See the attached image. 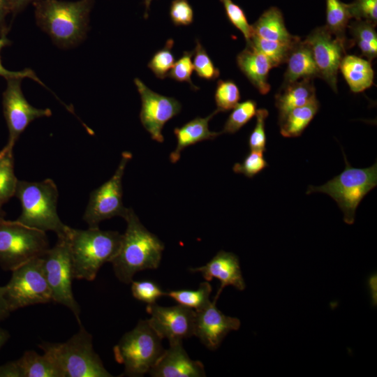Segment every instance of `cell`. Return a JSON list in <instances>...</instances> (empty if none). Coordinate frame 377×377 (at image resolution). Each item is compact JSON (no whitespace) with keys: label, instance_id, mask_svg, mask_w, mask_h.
I'll list each match as a JSON object with an SVG mask.
<instances>
[{"label":"cell","instance_id":"38","mask_svg":"<svg viewBox=\"0 0 377 377\" xmlns=\"http://www.w3.org/2000/svg\"><path fill=\"white\" fill-rule=\"evenodd\" d=\"M220 1L230 22L243 34L246 44L249 43L252 36L251 25L249 24L244 10L232 0Z\"/></svg>","mask_w":377,"mask_h":377},{"label":"cell","instance_id":"24","mask_svg":"<svg viewBox=\"0 0 377 377\" xmlns=\"http://www.w3.org/2000/svg\"><path fill=\"white\" fill-rule=\"evenodd\" d=\"M251 29L252 35L269 40L294 42L300 39L288 32L281 10L275 6L265 10Z\"/></svg>","mask_w":377,"mask_h":377},{"label":"cell","instance_id":"44","mask_svg":"<svg viewBox=\"0 0 377 377\" xmlns=\"http://www.w3.org/2000/svg\"><path fill=\"white\" fill-rule=\"evenodd\" d=\"M10 13V10L6 0H0V37L7 35L8 27L6 22V17Z\"/></svg>","mask_w":377,"mask_h":377},{"label":"cell","instance_id":"12","mask_svg":"<svg viewBox=\"0 0 377 377\" xmlns=\"http://www.w3.org/2000/svg\"><path fill=\"white\" fill-rule=\"evenodd\" d=\"M22 78H9L2 94L3 112L8 130L6 147L13 150L20 135L34 120L50 117L49 108L40 109L32 106L25 98L21 88Z\"/></svg>","mask_w":377,"mask_h":377},{"label":"cell","instance_id":"43","mask_svg":"<svg viewBox=\"0 0 377 377\" xmlns=\"http://www.w3.org/2000/svg\"><path fill=\"white\" fill-rule=\"evenodd\" d=\"M7 35H3L0 37V53L1 50L11 43V41L7 38ZM0 76L4 77L6 80L9 78L19 77V78H31L38 84L46 87L43 82L37 77L36 74L31 68H25L21 71H8L3 67L0 56Z\"/></svg>","mask_w":377,"mask_h":377},{"label":"cell","instance_id":"27","mask_svg":"<svg viewBox=\"0 0 377 377\" xmlns=\"http://www.w3.org/2000/svg\"><path fill=\"white\" fill-rule=\"evenodd\" d=\"M352 19L348 3L341 0H326V24L325 27L336 38L348 45L346 28Z\"/></svg>","mask_w":377,"mask_h":377},{"label":"cell","instance_id":"40","mask_svg":"<svg viewBox=\"0 0 377 377\" xmlns=\"http://www.w3.org/2000/svg\"><path fill=\"white\" fill-rule=\"evenodd\" d=\"M193 54V50L184 52L183 55L174 64L168 76L178 82H186L190 84L193 89L195 90L198 89V87L193 84L191 78L194 70L191 61Z\"/></svg>","mask_w":377,"mask_h":377},{"label":"cell","instance_id":"23","mask_svg":"<svg viewBox=\"0 0 377 377\" xmlns=\"http://www.w3.org/2000/svg\"><path fill=\"white\" fill-rule=\"evenodd\" d=\"M313 79L306 78L281 87L275 96L279 111V122L292 110L316 99Z\"/></svg>","mask_w":377,"mask_h":377},{"label":"cell","instance_id":"9","mask_svg":"<svg viewBox=\"0 0 377 377\" xmlns=\"http://www.w3.org/2000/svg\"><path fill=\"white\" fill-rule=\"evenodd\" d=\"M3 286L4 297L10 313L20 308L52 302L42 256L13 269L10 281Z\"/></svg>","mask_w":377,"mask_h":377},{"label":"cell","instance_id":"35","mask_svg":"<svg viewBox=\"0 0 377 377\" xmlns=\"http://www.w3.org/2000/svg\"><path fill=\"white\" fill-rule=\"evenodd\" d=\"M193 54V68L198 77L212 80L219 76V70L214 66L205 49L198 40Z\"/></svg>","mask_w":377,"mask_h":377},{"label":"cell","instance_id":"33","mask_svg":"<svg viewBox=\"0 0 377 377\" xmlns=\"http://www.w3.org/2000/svg\"><path fill=\"white\" fill-rule=\"evenodd\" d=\"M217 109L225 112L233 109L240 99V92L237 84L232 80H219L215 91Z\"/></svg>","mask_w":377,"mask_h":377},{"label":"cell","instance_id":"5","mask_svg":"<svg viewBox=\"0 0 377 377\" xmlns=\"http://www.w3.org/2000/svg\"><path fill=\"white\" fill-rule=\"evenodd\" d=\"M55 363L62 377H110L93 346L92 335L82 325L79 331L62 343L38 345Z\"/></svg>","mask_w":377,"mask_h":377},{"label":"cell","instance_id":"1","mask_svg":"<svg viewBox=\"0 0 377 377\" xmlns=\"http://www.w3.org/2000/svg\"><path fill=\"white\" fill-rule=\"evenodd\" d=\"M124 219L126 229L111 263L118 280L129 284L138 272L159 266L164 244L142 224L133 209L128 208Z\"/></svg>","mask_w":377,"mask_h":377},{"label":"cell","instance_id":"41","mask_svg":"<svg viewBox=\"0 0 377 377\" xmlns=\"http://www.w3.org/2000/svg\"><path fill=\"white\" fill-rule=\"evenodd\" d=\"M269 112L265 108L256 110V122L249 138V147L251 150L265 151L266 149L265 120Z\"/></svg>","mask_w":377,"mask_h":377},{"label":"cell","instance_id":"10","mask_svg":"<svg viewBox=\"0 0 377 377\" xmlns=\"http://www.w3.org/2000/svg\"><path fill=\"white\" fill-rule=\"evenodd\" d=\"M42 259L52 302L64 305L71 310L79 325H81L80 306L75 299L72 290V281L74 278L66 236L58 238L55 245L47 250Z\"/></svg>","mask_w":377,"mask_h":377},{"label":"cell","instance_id":"11","mask_svg":"<svg viewBox=\"0 0 377 377\" xmlns=\"http://www.w3.org/2000/svg\"><path fill=\"white\" fill-rule=\"evenodd\" d=\"M131 158V152L124 151L112 177L91 193L83 215L89 228H97L101 221L114 216L124 218L128 208L124 206L122 201V179Z\"/></svg>","mask_w":377,"mask_h":377},{"label":"cell","instance_id":"4","mask_svg":"<svg viewBox=\"0 0 377 377\" xmlns=\"http://www.w3.org/2000/svg\"><path fill=\"white\" fill-rule=\"evenodd\" d=\"M15 195L22 206L17 221L45 232L53 231L57 238L67 235L69 226L57 214L59 192L52 179L38 182L18 180Z\"/></svg>","mask_w":377,"mask_h":377},{"label":"cell","instance_id":"34","mask_svg":"<svg viewBox=\"0 0 377 377\" xmlns=\"http://www.w3.org/2000/svg\"><path fill=\"white\" fill-rule=\"evenodd\" d=\"M173 45V39H168L164 47L154 54L148 64V67L158 78L164 79L167 77L175 64L172 52Z\"/></svg>","mask_w":377,"mask_h":377},{"label":"cell","instance_id":"17","mask_svg":"<svg viewBox=\"0 0 377 377\" xmlns=\"http://www.w3.org/2000/svg\"><path fill=\"white\" fill-rule=\"evenodd\" d=\"M168 349L150 369L154 377H204L205 367L198 360H193L182 346V341L170 342Z\"/></svg>","mask_w":377,"mask_h":377},{"label":"cell","instance_id":"2","mask_svg":"<svg viewBox=\"0 0 377 377\" xmlns=\"http://www.w3.org/2000/svg\"><path fill=\"white\" fill-rule=\"evenodd\" d=\"M94 0H38L34 3L37 24L58 46H74L85 37Z\"/></svg>","mask_w":377,"mask_h":377},{"label":"cell","instance_id":"18","mask_svg":"<svg viewBox=\"0 0 377 377\" xmlns=\"http://www.w3.org/2000/svg\"><path fill=\"white\" fill-rule=\"evenodd\" d=\"M190 271L201 273L207 281L214 278L219 280L220 287L214 298V303H216L226 286H232L239 290H243L246 288L238 257L231 252L220 251L206 265L190 268Z\"/></svg>","mask_w":377,"mask_h":377},{"label":"cell","instance_id":"37","mask_svg":"<svg viewBox=\"0 0 377 377\" xmlns=\"http://www.w3.org/2000/svg\"><path fill=\"white\" fill-rule=\"evenodd\" d=\"M131 283L133 296L147 304L156 303L158 299L165 296V292L151 281H132Z\"/></svg>","mask_w":377,"mask_h":377},{"label":"cell","instance_id":"16","mask_svg":"<svg viewBox=\"0 0 377 377\" xmlns=\"http://www.w3.org/2000/svg\"><path fill=\"white\" fill-rule=\"evenodd\" d=\"M241 323L237 318L224 315L213 302L203 309L195 311L194 334L209 350L218 348L224 337L237 330Z\"/></svg>","mask_w":377,"mask_h":377},{"label":"cell","instance_id":"19","mask_svg":"<svg viewBox=\"0 0 377 377\" xmlns=\"http://www.w3.org/2000/svg\"><path fill=\"white\" fill-rule=\"evenodd\" d=\"M0 377H62V375L47 355L27 350L19 359L0 365Z\"/></svg>","mask_w":377,"mask_h":377},{"label":"cell","instance_id":"49","mask_svg":"<svg viewBox=\"0 0 377 377\" xmlns=\"http://www.w3.org/2000/svg\"><path fill=\"white\" fill-rule=\"evenodd\" d=\"M152 0H144V4H145V17L147 18V15H148V11L149 10V7H150V4H151V2Z\"/></svg>","mask_w":377,"mask_h":377},{"label":"cell","instance_id":"22","mask_svg":"<svg viewBox=\"0 0 377 377\" xmlns=\"http://www.w3.org/2000/svg\"><path fill=\"white\" fill-rule=\"evenodd\" d=\"M286 63L282 87L300 80L319 77L311 47L305 40H300L294 45Z\"/></svg>","mask_w":377,"mask_h":377},{"label":"cell","instance_id":"42","mask_svg":"<svg viewBox=\"0 0 377 377\" xmlns=\"http://www.w3.org/2000/svg\"><path fill=\"white\" fill-rule=\"evenodd\" d=\"M170 15L176 26L189 25L193 20V11L187 0H173L170 8Z\"/></svg>","mask_w":377,"mask_h":377},{"label":"cell","instance_id":"25","mask_svg":"<svg viewBox=\"0 0 377 377\" xmlns=\"http://www.w3.org/2000/svg\"><path fill=\"white\" fill-rule=\"evenodd\" d=\"M339 70L353 93H360L374 83V73L371 62L355 55H345Z\"/></svg>","mask_w":377,"mask_h":377},{"label":"cell","instance_id":"14","mask_svg":"<svg viewBox=\"0 0 377 377\" xmlns=\"http://www.w3.org/2000/svg\"><path fill=\"white\" fill-rule=\"evenodd\" d=\"M134 83L142 101L140 121L151 138L161 143L164 140L162 129L165 124L179 113L182 105L174 98L153 91L139 78H135Z\"/></svg>","mask_w":377,"mask_h":377},{"label":"cell","instance_id":"36","mask_svg":"<svg viewBox=\"0 0 377 377\" xmlns=\"http://www.w3.org/2000/svg\"><path fill=\"white\" fill-rule=\"evenodd\" d=\"M262 151L251 150L242 163L234 165L232 170L235 173L243 174L252 178L268 166Z\"/></svg>","mask_w":377,"mask_h":377},{"label":"cell","instance_id":"15","mask_svg":"<svg viewBox=\"0 0 377 377\" xmlns=\"http://www.w3.org/2000/svg\"><path fill=\"white\" fill-rule=\"evenodd\" d=\"M150 315L147 319L151 327L162 339L170 342L182 341L194 334L195 311L180 304L162 306L156 303L147 304Z\"/></svg>","mask_w":377,"mask_h":377},{"label":"cell","instance_id":"13","mask_svg":"<svg viewBox=\"0 0 377 377\" xmlns=\"http://www.w3.org/2000/svg\"><path fill=\"white\" fill-rule=\"evenodd\" d=\"M319 77L337 91V75L348 45L334 36L325 26L316 28L306 37Z\"/></svg>","mask_w":377,"mask_h":377},{"label":"cell","instance_id":"7","mask_svg":"<svg viewBox=\"0 0 377 377\" xmlns=\"http://www.w3.org/2000/svg\"><path fill=\"white\" fill-rule=\"evenodd\" d=\"M345 169L339 175L318 186H309L307 194L319 192L327 194L337 203L343 213V221L353 224L356 209L363 198L377 186L376 163L369 168H356L352 167L346 158Z\"/></svg>","mask_w":377,"mask_h":377},{"label":"cell","instance_id":"26","mask_svg":"<svg viewBox=\"0 0 377 377\" xmlns=\"http://www.w3.org/2000/svg\"><path fill=\"white\" fill-rule=\"evenodd\" d=\"M318 109L319 103L316 98L292 110L279 122L281 134L286 138L300 136L313 119Z\"/></svg>","mask_w":377,"mask_h":377},{"label":"cell","instance_id":"46","mask_svg":"<svg viewBox=\"0 0 377 377\" xmlns=\"http://www.w3.org/2000/svg\"><path fill=\"white\" fill-rule=\"evenodd\" d=\"M10 313L4 297V286H0V322L8 318Z\"/></svg>","mask_w":377,"mask_h":377},{"label":"cell","instance_id":"28","mask_svg":"<svg viewBox=\"0 0 377 377\" xmlns=\"http://www.w3.org/2000/svg\"><path fill=\"white\" fill-rule=\"evenodd\" d=\"M18 179L15 175L13 150L0 151V207L15 195Z\"/></svg>","mask_w":377,"mask_h":377},{"label":"cell","instance_id":"45","mask_svg":"<svg viewBox=\"0 0 377 377\" xmlns=\"http://www.w3.org/2000/svg\"><path fill=\"white\" fill-rule=\"evenodd\" d=\"M9 8L10 10V13L16 15L18 13L24 10L29 4L34 3L38 0H6Z\"/></svg>","mask_w":377,"mask_h":377},{"label":"cell","instance_id":"8","mask_svg":"<svg viewBox=\"0 0 377 377\" xmlns=\"http://www.w3.org/2000/svg\"><path fill=\"white\" fill-rule=\"evenodd\" d=\"M50 248L46 232L0 216V267L13 271Z\"/></svg>","mask_w":377,"mask_h":377},{"label":"cell","instance_id":"39","mask_svg":"<svg viewBox=\"0 0 377 377\" xmlns=\"http://www.w3.org/2000/svg\"><path fill=\"white\" fill-rule=\"evenodd\" d=\"M352 18L367 21L375 27L377 24V0H354L348 3Z\"/></svg>","mask_w":377,"mask_h":377},{"label":"cell","instance_id":"48","mask_svg":"<svg viewBox=\"0 0 377 377\" xmlns=\"http://www.w3.org/2000/svg\"><path fill=\"white\" fill-rule=\"evenodd\" d=\"M10 334L7 330L0 327V349L8 341Z\"/></svg>","mask_w":377,"mask_h":377},{"label":"cell","instance_id":"30","mask_svg":"<svg viewBox=\"0 0 377 377\" xmlns=\"http://www.w3.org/2000/svg\"><path fill=\"white\" fill-rule=\"evenodd\" d=\"M362 54L368 60L377 55V34L375 26L364 20H355L348 26Z\"/></svg>","mask_w":377,"mask_h":377},{"label":"cell","instance_id":"21","mask_svg":"<svg viewBox=\"0 0 377 377\" xmlns=\"http://www.w3.org/2000/svg\"><path fill=\"white\" fill-rule=\"evenodd\" d=\"M219 112L216 109L206 117H196L182 126L174 129L177 146L170 154V161L172 163L179 160L181 152L186 147L204 140H213L221 134V132L211 131L209 129V120Z\"/></svg>","mask_w":377,"mask_h":377},{"label":"cell","instance_id":"6","mask_svg":"<svg viewBox=\"0 0 377 377\" xmlns=\"http://www.w3.org/2000/svg\"><path fill=\"white\" fill-rule=\"evenodd\" d=\"M162 339L147 320H140L113 348L115 360L124 365L121 376L138 377L149 373L165 350Z\"/></svg>","mask_w":377,"mask_h":377},{"label":"cell","instance_id":"3","mask_svg":"<svg viewBox=\"0 0 377 377\" xmlns=\"http://www.w3.org/2000/svg\"><path fill=\"white\" fill-rule=\"evenodd\" d=\"M68 242L73 278L93 281L103 264L117 255L122 235L98 227L80 230L69 227Z\"/></svg>","mask_w":377,"mask_h":377},{"label":"cell","instance_id":"47","mask_svg":"<svg viewBox=\"0 0 377 377\" xmlns=\"http://www.w3.org/2000/svg\"><path fill=\"white\" fill-rule=\"evenodd\" d=\"M369 287L370 288L372 297V302L376 304V276L373 275L369 279Z\"/></svg>","mask_w":377,"mask_h":377},{"label":"cell","instance_id":"32","mask_svg":"<svg viewBox=\"0 0 377 377\" xmlns=\"http://www.w3.org/2000/svg\"><path fill=\"white\" fill-rule=\"evenodd\" d=\"M256 110V103L253 100L237 103L225 123L221 133H236L253 118Z\"/></svg>","mask_w":377,"mask_h":377},{"label":"cell","instance_id":"29","mask_svg":"<svg viewBox=\"0 0 377 377\" xmlns=\"http://www.w3.org/2000/svg\"><path fill=\"white\" fill-rule=\"evenodd\" d=\"M212 290L211 284L206 281L200 283L197 290H170L165 292V296L170 297L178 304L198 311L210 304L209 297Z\"/></svg>","mask_w":377,"mask_h":377},{"label":"cell","instance_id":"50","mask_svg":"<svg viewBox=\"0 0 377 377\" xmlns=\"http://www.w3.org/2000/svg\"><path fill=\"white\" fill-rule=\"evenodd\" d=\"M4 212L2 209V207H0V216H4Z\"/></svg>","mask_w":377,"mask_h":377},{"label":"cell","instance_id":"31","mask_svg":"<svg viewBox=\"0 0 377 377\" xmlns=\"http://www.w3.org/2000/svg\"><path fill=\"white\" fill-rule=\"evenodd\" d=\"M300 40L282 42L269 40L252 35L249 43L254 48L265 54L271 61L273 67L286 63L294 45Z\"/></svg>","mask_w":377,"mask_h":377},{"label":"cell","instance_id":"20","mask_svg":"<svg viewBox=\"0 0 377 377\" xmlns=\"http://www.w3.org/2000/svg\"><path fill=\"white\" fill-rule=\"evenodd\" d=\"M237 63L250 82L261 94H266L270 90L268 75L273 65L270 60L262 52L251 45L246 47L237 57Z\"/></svg>","mask_w":377,"mask_h":377}]
</instances>
